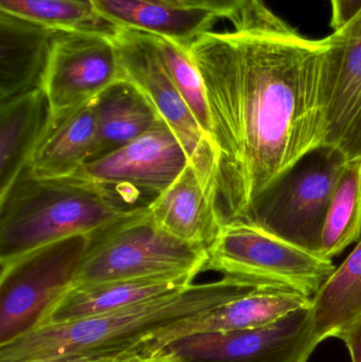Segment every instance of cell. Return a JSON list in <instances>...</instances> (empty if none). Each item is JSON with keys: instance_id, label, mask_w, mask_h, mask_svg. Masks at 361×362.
<instances>
[{"instance_id": "obj_1", "label": "cell", "mask_w": 361, "mask_h": 362, "mask_svg": "<svg viewBox=\"0 0 361 362\" xmlns=\"http://www.w3.org/2000/svg\"><path fill=\"white\" fill-rule=\"evenodd\" d=\"M231 23L189 47L209 101L223 225L247 221L265 192L324 146L331 98L326 37L303 35L264 0Z\"/></svg>"}, {"instance_id": "obj_2", "label": "cell", "mask_w": 361, "mask_h": 362, "mask_svg": "<svg viewBox=\"0 0 361 362\" xmlns=\"http://www.w3.org/2000/svg\"><path fill=\"white\" fill-rule=\"evenodd\" d=\"M260 287L263 286L228 276L214 282L193 283L175 293L122 310L40 327L0 346V362H25L80 353L138 351L146 339L161 329L209 312Z\"/></svg>"}, {"instance_id": "obj_3", "label": "cell", "mask_w": 361, "mask_h": 362, "mask_svg": "<svg viewBox=\"0 0 361 362\" xmlns=\"http://www.w3.org/2000/svg\"><path fill=\"white\" fill-rule=\"evenodd\" d=\"M142 211L125 210L78 178L42 180L25 169L0 198V264L70 236L95 233Z\"/></svg>"}, {"instance_id": "obj_4", "label": "cell", "mask_w": 361, "mask_h": 362, "mask_svg": "<svg viewBox=\"0 0 361 362\" xmlns=\"http://www.w3.org/2000/svg\"><path fill=\"white\" fill-rule=\"evenodd\" d=\"M208 250L174 238L144 210L90 235L78 283L189 278L206 272Z\"/></svg>"}, {"instance_id": "obj_5", "label": "cell", "mask_w": 361, "mask_h": 362, "mask_svg": "<svg viewBox=\"0 0 361 362\" xmlns=\"http://www.w3.org/2000/svg\"><path fill=\"white\" fill-rule=\"evenodd\" d=\"M206 270L314 298L336 269L332 259L301 248L250 221L224 223L208 247Z\"/></svg>"}, {"instance_id": "obj_6", "label": "cell", "mask_w": 361, "mask_h": 362, "mask_svg": "<svg viewBox=\"0 0 361 362\" xmlns=\"http://www.w3.org/2000/svg\"><path fill=\"white\" fill-rule=\"evenodd\" d=\"M90 235L70 236L1 265L0 346L42 327L76 284Z\"/></svg>"}, {"instance_id": "obj_7", "label": "cell", "mask_w": 361, "mask_h": 362, "mask_svg": "<svg viewBox=\"0 0 361 362\" xmlns=\"http://www.w3.org/2000/svg\"><path fill=\"white\" fill-rule=\"evenodd\" d=\"M345 163L338 148L314 151L263 194L247 221L318 255L326 210Z\"/></svg>"}, {"instance_id": "obj_8", "label": "cell", "mask_w": 361, "mask_h": 362, "mask_svg": "<svg viewBox=\"0 0 361 362\" xmlns=\"http://www.w3.org/2000/svg\"><path fill=\"white\" fill-rule=\"evenodd\" d=\"M190 163L169 125L160 119L126 146L89 161L72 176L97 187L129 212L146 210Z\"/></svg>"}, {"instance_id": "obj_9", "label": "cell", "mask_w": 361, "mask_h": 362, "mask_svg": "<svg viewBox=\"0 0 361 362\" xmlns=\"http://www.w3.org/2000/svg\"><path fill=\"white\" fill-rule=\"evenodd\" d=\"M112 40L118 50L125 80L133 83L146 95L175 134L201 185L216 204L215 146L174 85L154 36L138 30L119 28Z\"/></svg>"}, {"instance_id": "obj_10", "label": "cell", "mask_w": 361, "mask_h": 362, "mask_svg": "<svg viewBox=\"0 0 361 362\" xmlns=\"http://www.w3.org/2000/svg\"><path fill=\"white\" fill-rule=\"evenodd\" d=\"M121 80L124 72L112 36L59 31L42 83L51 114L82 107Z\"/></svg>"}, {"instance_id": "obj_11", "label": "cell", "mask_w": 361, "mask_h": 362, "mask_svg": "<svg viewBox=\"0 0 361 362\" xmlns=\"http://www.w3.org/2000/svg\"><path fill=\"white\" fill-rule=\"evenodd\" d=\"M316 346L311 306L262 329L197 334L163 350L184 362H307Z\"/></svg>"}, {"instance_id": "obj_12", "label": "cell", "mask_w": 361, "mask_h": 362, "mask_svg": "<svg viewBox=\"0 0 361 362\" xmlns=\"http://www.w3.org/2000/svg\"><path fill=\"white\" fill-rule=\"evenodd\" d=\"M312 305L313 298L297 291L260 287L224 305L161 329L146 339L139 351L148 356L160 352L176 340L197 334L262 329Z\"/></svg>"}, {"instance_id": "obj_13", "label": "cell", "mask_w": 361, "mask_h": 362, "mask_svg": "<svg viewBox=\"0 0 361 362\" xmlns=\"http://www.w3.org/2000/svg\"><path fill=\"white\" fill-rule=\"evenodd\" d=\"M326 42L324 63L331 98L324 146L338 148L361 110V10Z\"/></svg>"}, {"instance_id": "obj_14", "label": "cell", "mask_w": 361, "mask_h": 362, "mask_svg": "<svg viewBox=\"0 0 361 362\" xmlns=\"http://www.w3.org/2000/svg\"><path fill=\"white\" fill-rule=\"evenodd\" d=\"M59 31L0 12V101L42 88Z\"/></svg>"}, {"instance_id": "obj_15", "label": "cell", "mask_w": 361, "mask_h": 362, "mask_svg": "<svg viewBox=\"0 0 361 362\" xmlns=\"http://www.w3.org/2000/svg\"><path fill=\"white\" fill-rule=\"evenodd\" d=\"M193 281L189 278H142L78 283L57 302L40 327L122 310L186 288Z\"/></svg>"}, {"instance_id": "obj_16", "label": "cell", "mask_w": 361, "mask_h": 362, "mask_svg": "<svg viewBox=\"0 0 361 362\" xmlns=\"http://www.w3.org/2000/svg\"><path fill=\"white\" fill-rule=\"evenodd\" d=\"M95 142L97 122L91 102L69 112L51 114L27 170L42 180L72 177L93 159Z\"/></svg>"}, {"instance_id": "obj_17", "label": "cell", "mask_w": 361, "mask_h": 362, "mask_svg": "<svg viewBox=\"0 0 361 362\" xmlns=\"http://www.w3.org/2000/svg\"><path fill=\"white\" fill-rule=\"evenodd\" d=\"M148 211L153 219L174 238L207 249L223 226L215 202L191 163L153 202Z\"/></svg>"}, {"instance_id": "obj_18", "label": "cell", "mask_w": 361, "mask_h": 362, "mask_svg": "<svg viewBox=\"0 0 361 362\" xmlns=\"http://www.w3.org/2000/svg\"><path fill=\"white\" fill-rule=\"evenodd\" d=\"M50 116V104L42 88L1 102L0 198L27 169Z\"/></svg>"}, {"instance_id": "obj_19", "label": "cell", "mask_w": 361, "mask_h": 362, "mask_svg": "<svg viewBox=\"0 0 361 362\" xmlns=\"http://www.w3.org/2000/svg\"><path fill=\"white\" fill-rule=\"evenodd\" d=\"M93 4L117 27L138 30L187 47L211 31L218 19L209 11L150 0H93Z\"/></svg>"}, {"instance_id": "obj_20", "label": "cell", "mask_w": 361, "mask_h": 362, "mask_svg": "<svg viewBox=\"0 0 361 362\" xmlns=\"http://www.w3.org/2000/svg\"><path fill=\"white\" fill-rule=\"evenodd\" d=\"M91 106L97 122V142L90 161L126 146L161 119L152 102L127 80L108 87Z\"/></svg>"}, {"instance_id": "obj_21", "label": "cell", "mask_w": 361, "mask_h": 362, "mask_svg": "<svg viewBox=\"0 0 361 362\" xmlns=\"http://www.w3.org/2000/svg\"><path fill=\"white\" fill-rule=\"evenodd\" d=\"M361 318V238L322 285L312 305L316 344L338 337Z\"/></svg>"}, {"instance_id": "obj_22", "label": "cell", "mask_w": 361, "mask_h": 362, "mask_svg": "<svg viewBox=\"0 0 361 362\" xmlns=\"http://www.w3.org/2000/svg\"><path fill=\"white\" fill-rule=\"evenodd\" d=\"M361 238V159L347 161L333 191L320 233L318 255H341Z\"/></svg>"}, {"instance_id": "obj_23", "label": "cell", "mask_w": 361, "mask_h": 362, "mask_svg": "<svg viewBox=\"0 0 361 362\" xmlns=\"http://www.w3.org/2000/svg\"><path fill=\"white\" fill-rule=\"evenodd\" d=\"M0 12L59 31L114 36L120 28L97 12L93 0H0Z\"/></svg>"}, {"instance_id": "obj_24", "label": "cell", "mask_w": 361, "mask_h": 362, "mask_svg": "<svg viewBox=\"0 0 361 362\" xmlns=\"http://www.w3.org/2000/svg\"><path fill=\"white\" fill-rule=\"evenodd\" d=\"M153 36L174 85L201 129L213 141L211 112L205 82L189 47L167 38Z\"/></svg>"}, {"instance_id": "obj_25", "label": "cell", "mask_w": 361, "mask_h": 362, "mask_svg": "<svg viewBox=\"0 0 361 362\" xmlns=\"http://www.w3.org/2000/svg\"><path fill=\"white\" fill-rule=\"evenodd\" d=\"M142 357L143 355L137 350H127L122 352L80 353L25 362H137Z\"/></svg>"}, {"instance_id": "obj_26", "label": "cell", "mask_w": 361, "mask_h": 362, "mask_svg": "<svg viewBox=\"0 0 361 362\" xmlns=\"http://www.w3.org/2000/svg\"><path fill=\"white\" fill-rule=\"evenodd\" d=\"M182 6L201 8L215 14L218 18L233 21L252 0H178Z\"/></svg>"}, {"instance_id": "obj_27", "label": "cell", "mask_w": 361, "mask_h": 362, "mask_svg": "<svg viewBox=\"0 0 361 362\" xmlns=\"http://www.w3.org/2000/svg\"><path fill=\"white\" fill-rule=\"evenodd\" d=\"M338 148L347 161L361 159V110L343 136Z\"/></svg>"}, {"instance_id": "obj_28", "label": "cell", "mask_w": 361, "mask_h": 362, "mask_svg": "<svg viewBox=\"0 0 361 362\" xmlns=\"http://www.w3.org/2000/svg\"><path fill=\"white\" fill-rule=\"evenodd\" d=\"M332 6L331 28L333 31L349 23L361 10V0H330Z\"/></svg>"}, {"instance_id": "obj_29", "label": "cell", "mask_w": 361, "mask_h": 362, "mask_svg": "<svg viewBox=\"0 0 361 362\" xmlns=\"http://www.w3.org/2000/svg\"><path fill=\"white\" fill-rule=\"evenodd\" d=\"M337 338L345 342L352 362H361V318L339 334Z\"/></svg>"}, {"instance_id": "obj_30", "label": "cell", "mask_w": 361, "mask_h": 362, "mask_svg": "<svg viewBox=\"0 0 361 362\" xmlns=\"http://www.w3.org/2000/svg\"><path fill=\"white\" fill-rule=\"evenodd\" d=\"M137 362H184L177 355L169 350H162L153 355L142 357Z\"/></svg>"}, {"instance_id": "obj_31", "label": "cell", "mask_w": 361, "mask_h": 362, "mask_svg": "<svg viewBox=\"0 0 361 362\" xmlns=\"http://www.w3.org/2000/svg\"><path fill=\"white\" fill-rule=\"evenodd\" d=\"M150 1L160 2V4H170V6H182L178 0H150Z\"/></svg>"}]
</instances>
